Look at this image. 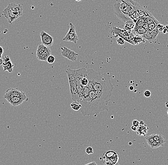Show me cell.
<instances>
[{
    "instance_id": "6da1fadb",
    "label": "cell",
    "mask_w": 168,
    "mask_h": 165,
    "mask_svg": "<svg viewBox=\"0 0 168 165\" xmlns=\"http://www.w3.org/2000/svg\"><path fill=\"white\" fill-rule=\"evenodd\" d=\"M78 102L81 104L80 112L84 116H97L101 112L108 111L109 101L98 97L95 91L91 90L80 96Z\"/></svg>"
},
{
    "instance_id": "836d02e7",
    "label": "cell",
    "mask_w": 168,
    "mask_h": 165,
    "mask_svg": "<svg viewBox=\"0 0 168 165\" xmlns=\"http://www.w3.org/2000/svg\"><path fill=\"white\" fill-rule=\"evenodd\" d=\"M144 96H145L146 97H147V98H148V97H150L151 96V92L149 91V90H146V91L144 92Z\"/></svg>"
},
{
    "instance_id": "7dc6e473",
    "label": "cell",
    "mask_w": 168,
    "mask_h": 165,
    "mask_svg": "<svg viewBox=\"0 0 168 165\" xmlns=\"http://www.w3.org/2000/svg\"><path fill=\"white\" fill-rule=\"evenodd\" d=\"M2 54H0V58H2Z\"/></svg>"
},
{
    "instance_id": "60d3db41",
    "label": "cell",
    "mask_w": 168,
    "mask_h": 165,
    "mask_svg": "<svg viewBox=\"0 0 168 165\" xmlns=\"http://www.w3.org/2000/svg\"><path fill=\"white\" fill-rule=\"evenodd\" d=\"M162 32H163V33H164V34L167 33H168V29H166V28H165V27H164V30H163V31Z\"/></svg>"
},
{
    "instance_id": "9c48e42d",
    "label": "cell",
    "mask_w": 168,
    "mask_h": 165,
    "mask_svg": "<svg viewBox=\"0 0 168 165\" xmlns=\"http://www.w3.org/2000/svg\"><path fill=\"white\" fill-rule=\"evenodd\" d=\"M26 96L24 92L21 91L17 88H11L8 89L4 95L5 99L12 97H25Z\"/></svg>"
},
{
    "instance_id": "cb8c5ba5",
    "label": "cell",
    "mask_w": 168,
    "mask_h": 165,
    "mask_svg": "<svg viewBox=\"0 0 168 165\" xmlns=\"http://www.w3.org/2000/svg\"><path fill=\"white\" fill-rule=\"evenodd\" d=\"M156 141L160 145V147H163L164 145V144L165 143L166 140H165V138L164 136L161 135V136L160 137V139Z\"/></svg>"
},
{
    "instance_id": "44dd1931",
    "label": "cell",
    "mask_w": 168,
    "mask_h": 165,
    "mask_svg": "<svg viewBox=\"0 0 168 165\" xmlns=\"http://www.w3.org/2000/svg\"><path fill=\"white\" fill-rule=\"evenodd\" d=\"M145 17H143V18H140L137 21L136 23L135 27V28H138L142 26L145 23Z\"/></svg>"
},
{
    "instance_id": "7bdbcfd3",
    "label": "cell",
    "mask_w": 168,
    "mask_h": 165,
    "mask_svg": "<svg viewBox=\"0 0 168 165\" xmlns=\"http://www.w3.org/2000/svg\"><path fill=\"white\" fill-rule=\"evenodd\" d=\"M129 89L130 91H133L134 89V87H133V86H130L129 87Z\"/></svg>"
},
{
    "instance_id": "f35d334b",
    "label": "cell",
    "mask_w": 168,
    "mask_h": 165,
    "mask_svg": "<svg viewBox=\"0 0 168 165\" xmlns=\"http://www.w3.org/2000/svg\"><path fill=\"white\" fill-rule=\"evenodd\" d=\"M131 129L133 130V131H136L137 130V128L134 126H131Z\"/></svg>"
},
{
    "instance_id": "1f68e13d",
    "label": "cell",
    "mask_w": 168,
    "mask_h": 165,
    "mask_svg": "<svg viewBox=\"0 0 168 165\" xmlns=\"http://www.w3.org/2000/svg\"><path fill=\"white\" fill-rule=\"evenodd\" d=\"M117 42L119 45H123L125 44V41L122 38L119 37V39L117 40Z\"/></svg>"
},
{
    "instance_id": "4dcf8cb0",
    "label": "cell",
    "mask_w": 168,
    "mask_h": 165,
    "mask_svg": "<svg viewBox=\"0 0 168 165\" xmlns=\"http://www.w3.org/2000/svg\"><path fill=\"white\" fill-rule=\"evenodd\" d=\"M145 23L148 24V25H150L154 22V21H153V20L152 19V18L148 17H146L145 20Z\"/></svg>"
},
{
    "instance_id": "2e32d148",
    "label": "cell",
    "mask_w": 168,
    "mask_h": 165,
    "mask_svg": "<svg viewBox=\"0 0 168 165\" xmlns=\"http://www.w3.org/2000/svg\"><path fill=\"white\" fill-rule=\"evenodd\" d=\"M47 48V47L44 46L42 44L39 45L36 50V58L38 57L41 55V54Z\"/></svg>"
},
{
    "instance_id": "8992f818",
    "label": "cell",
    "mask_w": 168,
    "mask_h": 165,
    "mask_svg": "<svg viewBox=\"0 0 168 165\" xmlns=\"http://www.w3.org/2000/svg\"><path fill=\"white\" fill-rule=\"evenodd\" d=\"M103 160L105 164L114 165L117 164L119 161V155L114 151H107L104 153Z\"/></svg>"
},
{
    "instance_id": "ee69618b",
    "label": "cell",
    "mask_w": 168,
    "mask_h": 165,
    "mask_svg": "<svg viewBox=\"0 0 168 165\" xmlns=\"http://www.w3.org/2000/svg\"><path fill=\"white\" fill-rule=\"evenodd\" d=\"M165 28H166V29H167L168 30V25H166V26H165Z\"/></svg>"
},
{
    "instance_id": "5b68a950",
    "label": "cell",
    "mask_w": 168,
    "mask_h": 165,
    "mask_svg": "<svg viewBox=\"0 0 168 165\" xmlns=\"http://www.w3.org/2000/svg\"><path fill=\"white\" fill-rule=\"evenodd\" d=\"M130 1L133 6L134 9L137 10L139 12L140 18L148 17L152 18V19L153 20V21H154V22L156 24V25L160 24L159 22L156 20L155 18L154 17L151 12L148 11V10H147L146 9L144 8L142 6L140 5L137 2L133 1V0H130Z\"/></svg>"
},
{
    "instance_id": "7c38bea8",
    "label": "cell",
    "mask_w": 168,
    "mask_h": 165,
    "mask_svg": "<svg viewBox=\"0 0 168 165\" xmlns=\"http://www.w3.org/2000/svg\"><path fill=\"white\" fill-rule=\"evenodd\" d=\"M75 81L78 86H81V80L87 74V69L83 67L78 70H75Z\"/></svg>"
},
{
    "instance_id": "bcb514c9",
    "label": "cell",
    "mask_w": 168,
    "mask_h": 165,
    "mask_svg": "<svg viewBox=\"0 0 168 165\" xmlns=\"http://www.w3.org/2000/svg\"><path fill=\"white\" fill-rule=\"evenodd\" d=\"M76 1H77V2H80L81 1H82V0H75Z\"/></svg>"
},
{
    "instance_id": "4fadbf2b",
    "label": "cell",
    "mask_w": 168,
    "mask_h": 165,
    "mask_svg": "<svg viewBox=\"0 0 168 165\" xmlns=\"http://www.w3.org/2000/svg\"><path fill=\"white\" fill-rule=\"evenodd\" d=\"M51 55V51L49 47H47L45 51H44L41 55L37 57V59L42 61H46L48 57Z\"/></svg>"
},
{
    "instance_id": "ffe728a7",
    "label": "cell",
    "mask_w": 168,
    "mask_h": 165,
    "mask_svg": "<svg viewBox=\"0 0 168 165\" xmlns=\"http://www.w3.org/2000/svg\"><path fill=\"white\" fill-rule=\"evenodd\" d=\"M144 39L141 37L140 35H138L137 36H135L133 38V42L134 43V45H137L140 44V43L142 42V41H143Z\"/></svg>"
},
{
    "instance_id": "d4e9b609",
    "label": "cell",
    "mask_w": 168,
    "mask_h": 165,
    "mask_svg": "<svg viewBox=\"0 0 168 165\" xmlns=\"http://www.w3.org/2000/svg\"><path fill=\"white\" fill-rule=\"evenodd\" d=\"M149 146L152 149H157V148H159V147H160V145L158 142H157L156 141H154V142H153L151 144L149 145Z\"/></svg>"
},
{
    "instance_id": "8d00e7d4",
    "label": "cell",
    "mask_w": 168,
    "mask_h": 165,
    "mask_svg": "<svg viewBox=\"0 0 168 165\" xmlns=\"http://www.w3.org/2000/svg\"><path fill=\"white\" fill-rule=\"evenodd\" d=\"M142 27L143 28L145 29V30L148 32V24H147V23H144L143 25H142Z\"/></svg>"
},
{
    "instance_id": "f6af8a7d",
    "label": "cell",
    "mask_w": 168,
    "mask_h": 165,
    "mask_svg": "<svg viewBox=\"0 0 168 165\" xmlns=\"http://www.w3.org/2000/svg\"><path fill=\"white\" fill-rule=\"evenodd\" d=\"M104 165H108V164H104ZM119 165V164H118V163H117V164H115V165Z\"/></svg>"
},
{
    "instance_id": "e575fe53",
    "label": "cell",
    "mask_w": 168,
    "mask_h": 165,
    "mask_svg": "<svg viewBox=\"0 0 168 165\" xmlns=\"http://www.w3.org/2000/svg\"><path fill=\"white\" fill-rule=\"evenodd\" d=\"M132 125L133 126H134L136 127L137 128H138L139 125V121H138L137 120H134L132 121Z\"/></svg>"
},
{
    "instance_id": "7a4b0ae2",
    "label": "cell",
    "mask_w": 168,
    "mask_h": 165,
    "mask_svg": "<svg viewBox=\"0 0 168 165\" xmlns=\"http://www.w3.org/2000/svg\"><path fill=\"white\" fill-rule=\"evenodd\" d=\"M89 83L87 87L91 90L112 92L114 86L108 73L97 72L92 69H87Z\"/></svg>"
},
{
    "instance_id": "484cf974",
    "label": "cell",
    "mask_w": 168,
    "mask_h": 165,
    "mask_svg": "<svg viewBox=\"0 0 168 165\" xmlns=\"http://www.w3.org/2000/svg\"><path fill=\"white\" fill-rule=\"evenodd\" d=\"M145 139H146V140L147 141L148 146L150 145L154 141V140L153 138L152 137V135H150V136H145Z\"/></svg>"
},
{
    "instance_id": "30bf717a",
    "label": "cell",
    "mask_w": 168,
    "mask_h": 165,
    "mask_svg": "<svg viewBox=\"0 0 168 165\" xmlns=\"http://www.w3.org/2000/svg\"><path fill=\"white\" fill-rule=\"evenodd\" d=\"M40 37L43 45L47 47H50L53 46V38L48 33L42 31L40 33Z\"/></svg>"
},
{
    "instance_id": "ac0fdd59",
    "label": "cell",
    "mask_w": 168,
    "mask_h": 165,
    "mask_svg": "<svg viewBox=\"0 0 168 165\" xmlns=\"http://www.w3.org/2000/svg\"><path fill=\"white\" fill-rule=\"evenodd\" d=\"M134 30L136 33L138 34V35H139L140 36L147 32V31L143 28L142 26L140 27H138V28H134Z\"/></svg>"
},
{
    "instance_id": "f1b7e54d",
    "label": "cell",
    "mask_w": 168,
    "mask_h": 165,
    "mask_svg": "<svg viewBox=\"0 0 168 165\" xmlns=\"http://www.w3.org/2000/svg\"><path fill=\"white\" fill-rule=\"evenodd\" d=\"M162 135L160 134H152V137L153 138L154 141H157L159 140L161 137Z\"/></svg>"
},
{
    "instance_id": "ab89813d",
    "label": "cell",
    "mask_w": 168,
    "mask_h": 165,
    "mask_svg": "<svg viewBox=\"0 0 168 165\" xmlns=\"http://www.w3.org/2000/svg\"><path fill=\"white\" fill-rule=\"evenodd\" d=\"M4 48L2 46H0V54L3 55V54L4 53Z\"/></svg>"
},
{
    "instance_id": "52a82bcc",
    "label": "cell",
    "mask_w": 168,
    "mask_h": 165,
    "mask_svg": "<svg viewBox=\"0 0 168 165\" xmlns=\"http://www.w3.org/2000/svg\"><path fill=\"white\" fill-rule=\"evenodd\" d=\"M69 25V31L63 39V40L73 42L74 44H76L78 41V36L76 32V27L72 23H70Z\"/></svg>"
},
{
    "instance_id": "277c9868",
    "label": "cell",
    "mask_w": 168,
    "mask_h": 165,
    "mask_svg": "<svg viewBox=\"0 0 168 165\" xmlns=\"http://www.w3.org/2000/svg\"><path fill=\"white\" fill-rule=\"evenodd\" d=\"M110 33L113 34V35L116 34L117 36L123 39L125 41L134 45L133 42V39L135 35L130 31H128L125 29H120L116 27H113L110 30Z\"/></svg>"
},
{
    "instance_id": "c3c4849f",
    "label": "cell",
    "mask_w": 168,
    "mask_h": 165,
    "mask_svg": "<svg viewBox=\"0 0 168 165\" xmlns=\"http://www.w3.org/2000/svg\"><path fill=\"white\" fill-rule=\"evenodd\" d=\"M167 114H168V110H167Z\"/></svg>"
},
{
    "instance_id": "7402d4cb",
    "label": "cell",
    "mask_w": 168,
    "mask_h": 165,
    "mask_svg": "<svg viewBox=\"0 0 168 165\" xmlns=\"http://www.w3.org/2000/svg\"><path fill=\"white\" fill-rule=\"evenodd\" d=\"M141 36L143 39L144 40H146L148 41L152 42H153L151 34L149 32H147L146 33L141 35Z\"/></svg>"
},
{
    "instance_id": "4316f807",
    "label": "cell",
    "mask_w": 168,
    "mask_h": 165,
    "mask_svg": "<svg viewBox=\"0 0 168 165\" xmlns=\"http://www.w3.org/2000/svg\"><path fill=\"white\" fill-rule=\"evenodd\" d=\"M157 27V25L155 23H153L151 24L148 25V32H151L154 29H155Z\"/></svg>"
},
{
    "instance_id": "3957f363",
    "label": "cell",
    "mask_w": 168,
    "mask_h": 165,
    "mask_svg": "<svg viewBox=\"0 0 168 165\" xmlns=\"http://www.w3.org/2000/svg\"><path fill=\"white\" fill-rule=\"evenodd\" d=\"M3 14L9 23L12 24L23 14V7L20 4L11 3L3 11Z\"/></svg>"
},
{
    "instance_id": "e0dca14e",
    "label": "cell",
    "mask_w": 168,
    "mask_h": 165,
    "mask_svg": "<svg viewBox=\"0 0 168 165\" xmlns=\"http://www.w3.org/2000/svg\"><path fill=\"white\" fill-rule=\"evenodd\" d=\"M70 106L74 111L80 110L82 107L81 104L78 102V101H73L70 104Z\"/></svg>"
},
{
    "instance_id": "b9f144b4",
    "label": "cell",
    "mask_w": 168,
    "mask_h": 165,
    "mask_svg": "<svg viewBox=\"0 0 168 165\" xmlns=\"http://www.w3.org/2000/svg\"><path fill=\"white\" fill-rule=\"evenodd\" d=\"M4 63V61H3V59H2V58H0V66L1 65H3Z\"/></svg>"
},
{
    "instance_id": "9a60e30c",
    "label": "cell",
    "mask_w": 168,
    "mask_h": 165,
    "mask_svg": "<svg viewBox=\"0 0 168 165\" xmlns=\"http://www.w3.org/2000/svg\"><path fill=\"white\" fill-rule=\"evenodd\" d=\"M2 66L3 67L4 71V72L7 71L9 73H10L13 72V68L14 65L12 64V62H11V60L6 63H3Z\"/></svg>"
},
{
    "instance_id": "83f0119b",
    "label": "cell",
    "mask_w": 168,
    "mask_h": 165,
    "mask_svg": "<svg viewBox=\"0 0 168 165\" xmlns=\"http://www.w3.org/2000/svg\"><path fill=\"white\" fill-rule=\"evenodd\" d=\"M55 60V58L53 56V55H50L48 57L47 59V62L49 64H53Z\"/></svg>"
},
{
    "instance_id": "d590c367",
    "label": "cell",
    "mask_w": 168,
    "mask_h": 165,
    "mask_svg": "<svg viewBox=\"0 0 168 165\" xmlns=\"http://www.w3.org/2000/svg\"><path fill=\"white\" fill-rule=\"evenodd\" d=\"M3 59V61H4V63H7L9 61L11 60L10 57L9 56H7V55L4 56Z\"/></svg>"
},
{
    "instance_id": "d6986e66",
    "label": "cell",
    "mask_w": 168,
    "mask_h": 165,
    "mask_svg": "<svg viewBox=\"0 0 168 165\" xmlns=\"http://www.w3.org/2000/svg\"><path fill=\"white\" fill-rule=\"evenodd\" d=\"M150 33L151 34L153 42H154L156 40V38L157 37L158 35L159 34V33H160V31H159V30L156 27L155 29H154L153 30H152L151 32H150Z\"/></svg>"
},
{
    "instance_id": "5bb4252c",
    "label": "cell",
    "mask_w": 168,
    "mask_h": 165,
    "mask_svg": "<svg viewBox=\"0 0 168 165\" xmlns=\"http://www.w3.org/2000/svg\"><path fill=\"white\" fill-rule=\"evenodd\" d=\"M135 25L136 23L134 21L132 20H129L125 23L124 29L131 32L132 30L134 29Z\"/></svg>"
},
{
    "instance_id": "f546056e",
    "label": "cell",
    "mask_w": 168,
    "mask_h": 165,
    "mask_svg": "<svg viewBox=\"0 0 168 165\" xmlns=\"http://www.w3.org/2000/svg\"><path fill=\"white\" fill-rule=\"evenodd\" d=\"M86 152L88 155H90V154H93L94 153L93 149L92 147H88L86 149Z\"/></svg>"
},
{
    "instance_id": "d6a6232c",
    "label": "cell",
    "mask_w": 168,
    "mask_h": 165,
    "mask_svg": "<svg viewBox=\"0 0 168 165\" xmlns=\"http://www.w3.org/2000/svg\"><path fill=\"white\" fill-rule=\"evenodd\" d=\"M164 26L163 25H160V24H158L157 25V28L158 29L159 31L161 32H162L163 30H164Z\"/></svg>"
},
{
    "instance_id": "ba28073f",
    "label": "cell",
    "mask_w": 168,
    "mask_h": 165,
    "mask_svg": "<svg viewBox=\"0 0 168 165\" xmlns=\"http://www.w3.org/2000/svg\"><path fill=\"white\" fill-rule=\"evenodd\" d=\"M60 49L61 51V55L63 57L72 62L76 61L79 56L78 53L66 47H62L60 48Z\"/></svg>"
},
{
    "instance_id": "8fae6325",
    "label": "cell",
    "mask_w": 168,
    "mask_h": 165,
    "mask_svg": "<svg viewBox=\"0 0 168 165\" xmlns=\"http://www.w3.org/2000/svg\"><path fill=\"white\" fill-rule=\"evenodd\" d=\"M9 103L14 107H16L23 103L25 101L28 100L27 96L25 97H12L6 99Z\"/></svg>"
},
{
    "instance_id": "603a6c76",
    "label": "cell",
    "mask_w": 168,
    "mask_h": 165,
    "mask_svg": "<svg viewBox=\"0 0 168 165\" xmlns=\"http://www.w3.org/2000/svg\"><path fill=\"white\" fill-rule=\"evenodd\" d=\"M89 83V80L87 77V75L86 74V75L81 80V87H87Z\"/></svg>"
},
{
    "instance_id": "74e56055",
    "label": "cell",
    "mask_w": 168,
    "mask_h": 165,
    "mask_svg": "<svg viewBox=\"0 0 168 165\" xmlns=\"http://www.w3.org/2000/svg\"><path fill=\"white\" fill-rule=\"evenodd\" d=\"M98 165V164H97V163L96 162H90V163H87L86 164V165Z\"/></svg>"
}]
</instances>
